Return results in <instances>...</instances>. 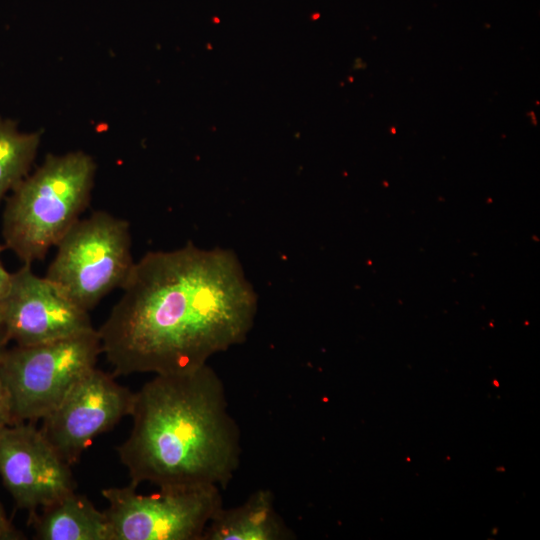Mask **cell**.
<instances>
[{
	"instance_id": "ba28073f",
	"label": "cell",
	"mask_w": 540,
	"mask_h": 540,
	"mask_svg": "<svg viewBox=\"0 0 540 540\" xmlns=\"http://www.w3.org/2000/svg\"><path fill=\"white\" fill-rule=\"evenodd\" d=\"M71 466L33 422L0 429V477L29 515L75 491Z\"/></svg>"
},
{
	"instance_id": "277c9868",
	"label": "cell",
	"mask_w": 540,
	"mask_h": 540,
	"mask_svg": "<svg viewBox=\"0 0 540 540\" xmlns=\"http://www.w3.org/2000/svg\"><path fill=\"white\" fill-rule=\"evenodd\" d=\"M56 247L45 277L86 311L121 288L135 263L129 223L104 211L80 218Z\"/></svg>"
},
{
	"instance_id": "9a60e30c",
	"label": "cell",
	"mask_w": 540,
	"mask_h": 540,
	"mask_svg": "<svg viewBox=\"0 0 540 540\" xmlns=\"http://www.w3.org/2000/svg\"><path fill=\"white\" fill-rule=\"evenodd\" d=\"M5 246L0 245V253ZM12 282V273L8 272L4 267L0 258V304L5 299Z\"/></svg>"
},
{
	"instance_id": "3957f363",
	"label": "cell",
	"mask_w": 540,
	"mask_h": 540,
	"mask_svg": "<svg viewBox=\"0 0 540 540\" xmlns=\"http://www.w3.org/2000/svg\"><path fill=\"white\" fill-rule=\"evenodd\" d=\"M95 174L93 158L83 151L48 155L7 200L4 246L24 263L42 259L87 208Z\"/></svg>"
},
{
	"instance_id": "6da1fadb",
	"label": "cell",
	"mask_w": 540,
	"mask_h": 540,
	"mask_svg": "<svg viewBox=\"0 0 540 540\" xmlns=\"http://www.w3.org/2000/svg\"><path fill=\"white\" fill-rule=\"evenodd\" d=\"M97 330L113 374L195 370L244 342L257 295L237 255L188 243L146 253Z\"/></svg>"
},
{
	"instance_id": "5bb4252c",
	"label": "cell",
	"mask_w": 540,
	"mask_h": 540,
	"mask_svg": "<svg viewBox=\"0 0 540 540\" xmlns=\"http://www.w3.org/2000/svg\"><path fill=\"white\" fill-rule=\"evenodd\" d=\"M22 539H25L24 534L7 518L4 508L0 503V540Z\"/></svg>"
},
{
	"instance_id": "2e32d148",
	"label": "cell",
	"mask_w": 540,
	"mask_h": 540,
	"mask_svg": "<svg viewBox=\"0 0 540 540\" xmlns=\"http://www.w3.org/2000/svg\"><path fill=\"white\" fill-rule=\"evenodd\" d=\"M9 342V338L7 336L6 329L0 315V358L8 348L7 345Z\"/></svg>"
},
{
	"instance_id": "52a82bcc",
	"label": "cell",
	"mask_w": 540,
	"mask_h": 540,
	"mask_svg": "<svg viewBox=\"0 0 540 540\" xmlns=\"http://www.w3.org/2000/svg\"><path fill=\"white\" fill-rule=\"evenodd\" d=\"M134 393L120 385L113 373L95 367L41 419L40 430L60 457L72 466L95 437L130 415Z\"/></svg>"
},
{
	"instance_id": "30bf717a",
	"label": "cell",
	"mask_w": 540,
	"mask_h": 540,
	"mask_svg": "<svg viewBox=\"0 0 540 540\" xmlns=\"http://www.w3.org/2000/svg\"><path fill=\"white\" fill-rule=\"evenodd\" d=\"M295 538L274 506L268 489L253 492L244 503L222 507L207 525L202 540H288Z\"/></svg>"
},
{
	"instance_id": "4fadbf2b",
	"label": "cell",
	"mask_w": 540,
	"mask_h": 540,
	"mask_svg": "<svg viewBox=\"0 0 540 540\" xmlns=\"http://www.w3.org/2000/svg\"><path fill=\"white\" fill-rule=\"evenodd\" d=\"M14 424L8 390L0 376V429Z\"/></svg>"
},
{
	"instance_id": "7c38bea8",
	"label": "cell",
	"mask_w": 540,
	"mask_h": 540,
	"mask_svg": "<svg viewBox=\"0 0 540 540\" xmlns=\"http://www.w3.org/2000/svg\"><path fill=\"white\" fill-rule=\"evenodd\" d=\"M39 132H22L0 117V203L27 175L40 145Z\"/></svg>"
},
{
	"instance_id": "8fae6325",
	"label": "cell",
	"mask_w": 540,
	"mask_h": 540,
	"mask_svg": "<svg viewBox=\"0 0 540 540\" xmlns=\"http://www.w3.org/2000/svg\"><path fill=\"white\" fill-rule=\"evenodd\" d=\"M29 520L39 540H113L105 511L75 491L29 515Z\"/></svg>"
},
{
	"instance_id": "9c48e42d",
	"label": "cell",
	"mask_w": 540,
	"mask_h": 540,
	"mask_svg": "<svg viewBox=\"0 0 540 540\" xmlns=\"http://www.w3.org/2000/svg\"><path fill=\"white\" fill-rule=\"evenodd\" d=\"M0 315L9 341L19 346L47 343L94 329L88 311L47 277L36 275L27 263L12 273Z\"/></svg>"
},
{
	"instance_id": "7a4b0ae2",
	"label": "cell",
	"mask_w": 540,
	"mask_h": 540,
	"mask_svg": "<svg viewBox=\"0 0 540 540\" xmlns=\"http://www.w3.org/2000/svg\"><path fill=\"white\" fill-rule=\"evenodd\" d=\"M133 426L117 447L131 484L226 488L241 456L222 380L208 364L158 374L134 393Z\"/></svg>"
},
{
	"instance_id": "8992f818",
	"label": "cell",
	"mask_w": 540,
	"mask_h": 540,
	"mask_svg": "<svg viewBox=\"0 0 540 540\" xmlns=\"http://www.w3.org/2000/svg\"><path fill=\"white\" fill-rule=\"evenodd\" d=\"M136 487L102 490L113 540H202L223 507L217 486L159 488L151 494L137 493Z\"/></svg>"
},
{
	"instance_id": "5b68a950",
	"label": "cell",
	"mask_w": 540,
	"mask_h": 540,
	"mask_svg": "<svg viewBox=\"0 0 540 540\" xmlns=\"http://www.w3.org/2000/svg\"><path fill=\"white\" fill-rule=\"evenodd\" d=\"M101 353L96 329L47 343L7 348L0 358V376L10 396L14 424L44 418L95 368Z\"/></svg>"
}]
</instances>
